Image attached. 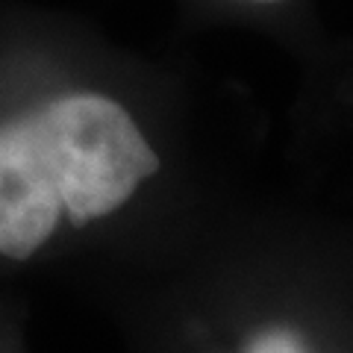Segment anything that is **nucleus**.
<instances>
[{"mask_svg": "<svg viewBox=\"0 0 353 353\" xmlns=\"http://www.w3.org/2000/svg\"><path fill=\"white\" fill-rule=\"evenodd\" d=\"M248 353H306L301 339L289 330H268V333H262L250 341Z\"/></svg>", "mask_w": 353, "mask_h": 353, "instance_id": "7ed1b4c3", "label": "nucleus"}, {"mask_svg": "<svg viewBox=\"0 0 353 353\" xmlns=\"http://www.w3.org/2000/svg\"><path fill=\"white\" fill-rule=\"evenodd\" d=\"M18 106L53 171L62 215L74 224L112 215L162 168L136 115L106 92L62 88Z\"/></svg>", "mask_w": 353, "mask_h": 353, "instance_id": "f257e3e1", "label": "nucleus"}, {"mask_svg": "<svg viewBox=\"0 0 353 353\" xmlns=\"http://www.w3.org/2000/svg\"><path fill=\"white\" fill-rule=\"evenodd\" d=\"M248 3H283V0H248Z\"/></svg>", "mask_w": 353, "mask_h": 353, "instance_id": "20e7f679", "label": "nucleus"}, {"mask_svg": "<svg viewBox=\"0 0 353 353\" xmlns=\"http://www.w3.org/2000/svg\"><path fill=\"white\" fill-rule=\"evenodd\" d=\"M62 218L59 189L21 106L0 112V256L27 259Z\"/></svg>", "mask_w": 353, "mask_h": 353, "instance_id": "f03ea898", "label": "nucleus"}]
</instances>
